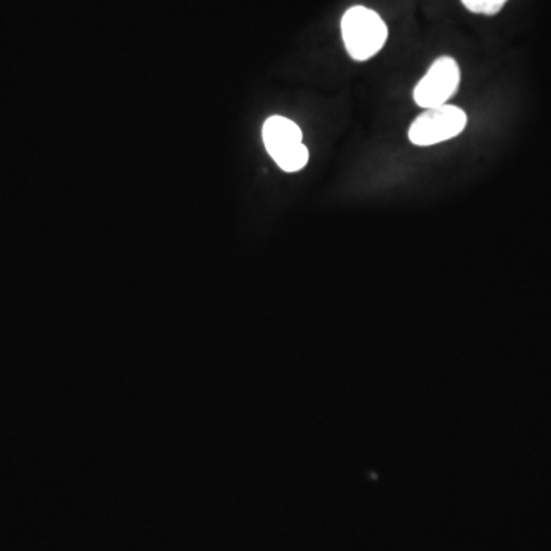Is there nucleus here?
<instances>
[{"instance_id":"obj_1","label":"nucleus","mask_w":551,"mask_h":551,"mask_svg":"<svg viewBox=\"0 0 551 551\" xmlns=\"http://www.w3.org/2000/svg\"><path fill=\"white\" fill-rule=\"evenodd\" d=\"M342 37L349 56L365 62L382 51L388 40V27L375 11L353 7L343 14Z\"/></svg>"},{"instance_id":"obj_2","label":"nucleus","mask_w":551,"mask_h":551,"mask_svg":"<svg viewBox=\"0 0 551 551\" xmlns=\"http://www.w3.org/2000/svg\"><path fill=\"white\" fill-rule=\"evenodd\" d=\"M265 149L284 172H299L310 160V152L302 143V131L285 117L268 118L262 128Z\"/></svg>"},{"instance_id":"obj_3","label":"nucleus","mask_w":551,"mask_h":551,"mask_svg":"<svg viewBox=\"0 0 551 551\" xmlns=\"http://www.w3.org/2000/svg\"><path fill=\"white\" fill-rule=\"evenodd\" d=\"M467 115L457 106L443 105L426 109L409 128V140L426 147L458 137L466 129Z\"/></svg>"},{"instance_id":"obj_4","label":"nucleus","mask_w":551,"mask_h":551,"mask_svg":"<svg viewBox=\"0 0 551 551\" xmlns=\"http://www.w3.org/2000/svg\"><path fill=\"white\" fill-rule=\"evenodd\" d=\"M460 79L458 63L452 57H440L415 86V103L423 109L446 105L447 100L457 94Z\"/></svg>"},{"instance_id":"obj_5","label":"nucleus","mask_w":551,"mask_h":551,"mask_svg":"<svg viewBox=\"0 0 551 551\" xmlns=\"http://www.w3.org/2000/svg\"><path fill=\"white\" fill-rule=\"evenodd\" d=\"M461 2L472 13L486 14V16L499 13L507 4V0H461Z\"/></svg>"}]
</instances>
